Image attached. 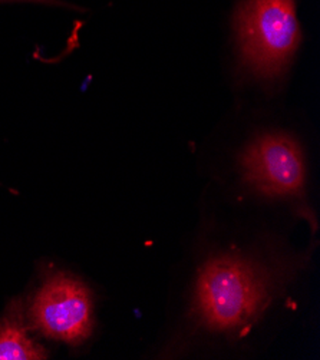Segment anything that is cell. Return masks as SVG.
I'll list each match as a JSON object with an SVG mask.
<instances>
[{
  "label": "cell",
  "instance_id": "obj_1",
  "mask_svg": "<svg viewBox=\"0 0 320 360\" xmlns=\"http://www.w3.org/2000/svg\"><path fill=\"white\" fill-rule=\"evenodd\" d=\"M269 302V276L250 262L233 256L216 257L200 271L196 314L211 330L244 332Z\"/></svg>",
  "mask_w": 320,
  "mask_h": 360
},
{
  "label": "cell",
  "instance_id": "obj_2",
  "mask_svg": "<svg viewBox=\"0 0 320 360\" xmlns=\"http://www.w3.org/2000/svg\"><path fill=\"white\" fill-rule=\"evenodd\" d=\"M236 29L244 65L262 78L280 74L300 42L295 0H247Z\"/></svg>",
  "mask_w": 320,
  "mask_h": 360
},
{
  "label": "cell",
  "instance_id": "obj_3",
  "mask_svg": "<svg viewBox=\"0 0 320 360\" xmlns=\"http://www.w3.org/2000/svg\"><path fill=\"white\" fill-rule=\"evenodd\" d=\"M30 316L45 336L78 345L92 332L91 295L74 277L51 276L34 296Z\"/></svg>",
  "mask_w": 320,
  "mask_h": 360
},
{
  "label": "cell",
  "instance_id": "obj_4",
  "mask_svg": "<svg viewBox=\"0 0 320 360\" xmlns=\"http://www.w3.org/2000/svg\"><path fill=\"white\" fill-rule=\"evenodd\" d=\"M244 181L270 197L300 195L305 187V162L297 142L289 135L257 138L240 158Z\"/></svg>",
  "mask_w": 320,
  "mask_h": 360
},
{
  "label": "cell",
  "instance_id": "obj_5",
  "mask_svg": "<svg viewBox=\"0 0 320 360\" xmlns=\"http://www.w3.org/2000/svg\"><path fill=\"white\" fill-rule=\"evenodd\" d=\"M46 356V350L29 338L19 303H12L0 321V360H42Z\"/></svg>",
  "mask_w": 320,
  "mask_h": 360
},
{
  "label": "cell",
  "instance_id": "obj_6",
  "mask_svg": "<svg viewBox=\"0 0 320 360\" xmlns=\"http://www.w3.org/2000/svg\"><path fill=\"white\" fill-rule=\"evenodd\" d=\"M0 2H33V4H44V5H52V6H66L69 5L62 4L60 0H0Z\"/></svg>",
  "mask_w": 320,
  "mask_h": 360
}]
</instances>
